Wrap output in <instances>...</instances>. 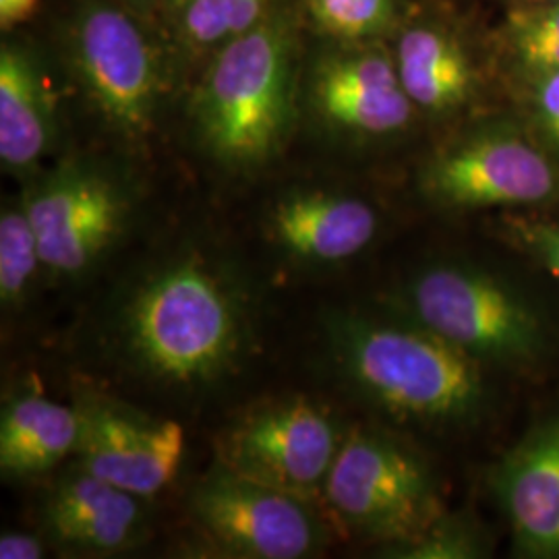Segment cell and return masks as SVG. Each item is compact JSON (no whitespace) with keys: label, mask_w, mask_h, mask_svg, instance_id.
<instances>
[{"label":"cell","mask_w":559,"mask_h":559,"mask_svg":"<svg viewBox=\"0 0 559 559\" xmlns=\"http://www.w3.org/2000/svg\"><path fill=\"white\" fill-rule=\"evenodd\" d=\"M120 4L138 11L143 17L154 21V17H160L164 0H117Z\"/></svg>","instance_id":"83f0119b"},{"label":"cell","mask_w":559,"mask_h":559,"mask_svg":"<svg viewBox=\"0 0 559 559\" xmlns=\"http://www.w3.org/2000/svg\"><path fill=\"white\" fill-rule=\"evenodd\" d=\"M40 267L38 235L25 203H7L0 214V299L4 307H15L25 299Z\"/></svg>","instance_id":"7402d4cb"},{"label":"cell","mask_w":559,"mask_h":559,"mask_svg":"<svg viewBox=\"0 0 559 559\" xmlns=\"http://www.w3.org/2000/svg\"><path fill=\"white\" fill-rule=\"evenodd\" d=\"M323 498L350 531L392 547L419 539L441 519L429 466L378 431H355L342 441Z\"/></svg>","instance_id":"8992f818"},{"label":"cell","mask_w":559,"mask_h":559,"mask_svg":"<svg viewBox=\"0 0 559 559\" xmlns=\"http://www.w3.org/2000/svg\"><path fill=\"white\" fill-rule=\"evenodd\" d=\"M270 226L288 255L309 263H338L359 255L376 239L380 216L353 195L295 191L276 203Z\"/></svg>","instance_id":"2e32d148"},{"label":"cell","mask_w":559,"mask_h":559,"mask_svg":"<svg viewBox=\"0 0 559 559\" xmlns=\"http://www.w3.org/2000/svg\"><path fill=\"white\" fill-rule=\"evenodd\" d=\"M404 305L420 328L480 362H531L545 346L533 305L479 267L460 263L427 267L406 286Z\"/></svg>","instance_id":"5b68a950"},{"label":"cell","mask_w":559,"mask_h":559,"mask_svg":"<svg viewBox=\"0 0 559 559\" xmlns=\"http://www.w3.org/2000/svg\"><path fill=\"white\" fill-rule=\"evenodd\" d=\"M44 545L29 533L9 531L0 535V559H40Z\"/></svg>","instance_id":"484cf974"},{"label":"cell","mask_w":559,"mask_h":559,"mask_svg":"<svg viewBox=\"0 0 559 559\" xmlns=\"http://www.w3.org/2000/svg\"><path fill=\"white\" fill-rule=\"evenodd\" d=\"M400 81L417 112L454 117L479 92V67L459 25L440 13L408 15L392 38Z\"/></svg>","instance_id":"4fadbf2b"},{"label":"cell","mask_w":559,"mask_h":559,"mask_svg":"<svg viewBox=\"0 0 559 559\" xmlns=\"http://www.w3.org/2000/svg\"><path fill=\"white\" fill-rule=\"evenodd\" d=\"M60 48L83 98L112 133L138 143L156 131L175 46L154 21L117 0H80Z\"/></svg>","instance_id":"277c9868"},{"label":"cell","mask_w":559,"mask_h":559,"mask_svg":"<svg viewBox=\"0 0 559 559\" xmlns=\"http://www.w3.org/2000/svg\"><path fill=\"white\" fill-rule=\"evenodd\" d=\"M141 500L80 466L55 487L44 520L50 537L69 549L115 554L140 540L145 522Z\"/></svg>","instance_id":"e0dca14e"},{"label":"cell","mask_w":559,"mask_h":559,"mask_svg":"<svg viewBox=\"0 0 559 559\" xmlns=\"http://www.w3.org/2000/svg\"><path fill=\"white\" fill-rule=\"evenodd\" d=\"M302 15L323 40L390 41L408 17L402 0H300Z\"/></svg>","instance_id":"ffe728a7"},{"label":"cell","mask_w":559,"mask_h":559,"mask_svg":"<svg viewBox=\"0 0 559 559\" xmlns=\"http://www.w3.org/2000/svg\"><path fill=\"white\" fill-rule=\"evenodd\" d=\"M284 0H164L160 20L175 50L212 57L267 20Z\"/></svg>","instance_id":"d6986e66"},{"label":"cell","mask_w":559,"mask_h":559,"mask_svg":"<svg viewBox=\"0 0 559 559\" xmlns=\"http://www.w3.org/2000/svg\"><path fill=\"white\" fill-rule=\"evenodd\" d=\"M336 423L305 399L255 408L221 436L218 456L230 473L311 500L323 485L342 445Z\"/></svg>","instance_id":"30bf717a"},{"label":"cell","mask_w":559,"mask_h":559,"mask_svg":"<svg viewBox=\"0 0 559 559\" xmlns=\"http://www.w3.org/2000/svg\"><path fill=\"white\" fill-rule=\"evenodd\" d=\"M299 11L288 2L207 59L191 120L201 147L233 170H255L290 140L299 115Z\"/></svg>","instance_id":"6da1fadb"},{"label":"cell","mask_w":559,"mask_h":559,"mask_svg":"<svg viewBox=\"0 0 559 559\" xmlns=\"http://www.w3.org/2000/svg\"><path fill=\"white\" fill-rule=\"evenodd\" d=\"M75 454L83 471L138 496L152 498L177 477L185 431L177 420L147 417L115 400L85 396Z\"/></svg>","instance_id":"7c38bea8"},{"label":"cell","mask_w":559,"mask_h":559,"mask_svg":"<svg viewBox=\"0 0 559 559\" xmlns=\"http://www.w3.org/2000/svg\"><path fill=\"white\" fill-rule=\"evenodd\" d=\"M520 237L526 240L533 253L559 278V224H531L520 228Z\"/></svg>","instance_id":"d4e9b609"},{"label":"cell","mask_w":559,"mask_h":559,"mask_svg":"<svg viewBox=\"0 0 559 559\" xmlns=\"http://www.w3.org/2000/svg\"><path fill=\"white\" fill-rule=\"evenodd\" d=\"M501 44L524 80L558 71V0H526L512 9L501 29Z\"/></svg>","instance_id":"44dd1931"},{"label":"cell","mask_w":559,"mask_h":559,"mask_svg":"<svg viewBox=\"0 0 559 559\" xmlns=\"http://www.w3.org/2000/svg\"><path fill=\"white\" fill-rule=\"evenodd\" d=\"M124 340L150 376L175 385L210 383L239 357V299L214 265L185 255L135 290L124 313Z\"/></svg>","instance_id":"3957f363"},{"label":"cell","mask_w":559,"mask_h":559,"mask_svg":"<svg viewBox=\"0 0 559 559\" xmlns=\"http://www.w3.org/2000/svg\"><path fill=\"white\" fill-rule=\"evenodd\" d=\"M57 140V96L41 57L27 41L0 46V162L32 175Z\"/></svg>","instance_id":"9a60e30c"},{"label":"cell","mask_w":559,"mask_h":559,"mask_svg":"<svg viewBox=\"0 0 559 559\" xmlns=\"http://www.w3.org/2000/svg\"><path fill=\"white\" fill-rule=\"evenodd\" d=\"M558 2H559V0H558Z\"/></svg>","instance_id":"f1b7e54d"},{"label":"cell","mask_w":559,"mask_h":559,"mask_svg":"<svg viewBox=\"0 0 559 559\" xmlns=\"http://www.w3.org/2000/svg\"><path fill=\"white\" fill-rule=\"evenodd\" d=\"M528 81L531 112L547 147L559 156V69Z\"/></svg>","instance_id":"cb8c5ba5"},{"label":"cell","mask_w":559,"mask_h":559,"mask_svg":"<svg viewBox=\"0 0 559 559\" xmlns=\"http://www.w3.org/2000/svg\"><path fill=\"white\" fill-rule=\"evenodd\" d=\"M491 487L520 549L559 558V417L537 425L501 460Z\"/></svg>","instance_id":"5bb4252c"},{"label":"cell","mask_w":559,"mask_h":559,"mask_svg":"<svg viewBox=\"0 0 559 559\" xmlns=\"http://www.w3.org/2000/svg\"><path fill=\"white\" fill-rule=\"evenodd\" d=\"M191 506L203 533L237 558H305L320 545V524L307 500L224 466L201 483Z\"/></svg>","instance_id":"8fae6325"},{"label":"cell","mask_w":559,"mask_h":559,"mask_svg":"<svg viewBox=\"0 0 559 559\" xmlns=\"http://www.w3.org/2000/svg\"><path fill=\"white\" fill-rule=\"evenodd\" d=\"M427 198L452 210L537 205L559 193V168L510 124H487L440 150L420 175Z\"/></svg>","instance_id":"9c48e42d"},{"label":"cell","mask_w":559,"mask_h":559,"mask_svg":"<svg viewBox=\"0 0 559 559\" xmlns=\"http://www.w3.org/2000/svg\"><path fill=\"white\" fill-rule=\"evenodd\" d=\"M40 0H0V27L2 32H11L21 23L29 20Z\"/></svg>","instance_id":"4316f807"},{"label":"cell","mask_w":559,"mask_h":559,"mask_svg":"<svg viewBox=\"0 0 559 559\" xmlns=\"http://www.w3.org/2000/svg\"><path fill=\"white\" fill-rule=\"evenodd\" d=\"M394 556L411 559H452L477 558L480 547L473 531L462 524H452L440 519L419 539L402 543L392 547Z\"/></svg>","instance_id":"603a6c76"},{"label":"cell","mask_w":559,"mask_h":559,"mask_svg":"<svg viewBox=\"0 0 559 559\" xmlns=\"http://www.w3.org/2000/svg\"><path fill=\"white\" fill-rule=\"evenodd\" d=\"M300 100L328 131L353 140H388L417 117L390 41L323 40L302 67Z\"/></svg>","instance_id":"ba28073f"},{"label":"cell","mask_w":559,"mask_h":559,"mask_svg":"<svg viewBox=\"0 0 559 559\" xmlns=\"http://www.w3.org/2000/svg\"><path fill=\"white\" fill-rule=\"evenodd\" d=\"M330 334L344 376L399 419L462 425L487 408L480 360L415 321L399 325L342 316Z\"/></svg>","instance_id":"7a4b0ae2"},{"label":"cell","mask_w":559,"mask_h":559,"mask_svg":"<svg viewBox=\"0 0 559 559\" xmlns=\"http://www.w3.org/2000/svg\"><path fill=\"white\" fill-rule=\"evenodd\" d=\"M78 406H64L38 390L7 400L0 417V468L4 477H36L78 450Z\"/></svg>","instance_id":"ac0fdd59"},{"label":"cell","mask_w":559,"mask_h":559,"mask_svg":"<svg viewBox=\"0 0 559 559\" xmlns=\"http://www.w3.org/2000/svg\"><path fill=\"white\" fill-rule=\"evenodd\" d=\"M40 245L41 265L59 278L92 270L122 237L131 201L106 166L67 160L23 195Z\"/></svg>","instance_id":"52a82bcc"}]
</instances>
